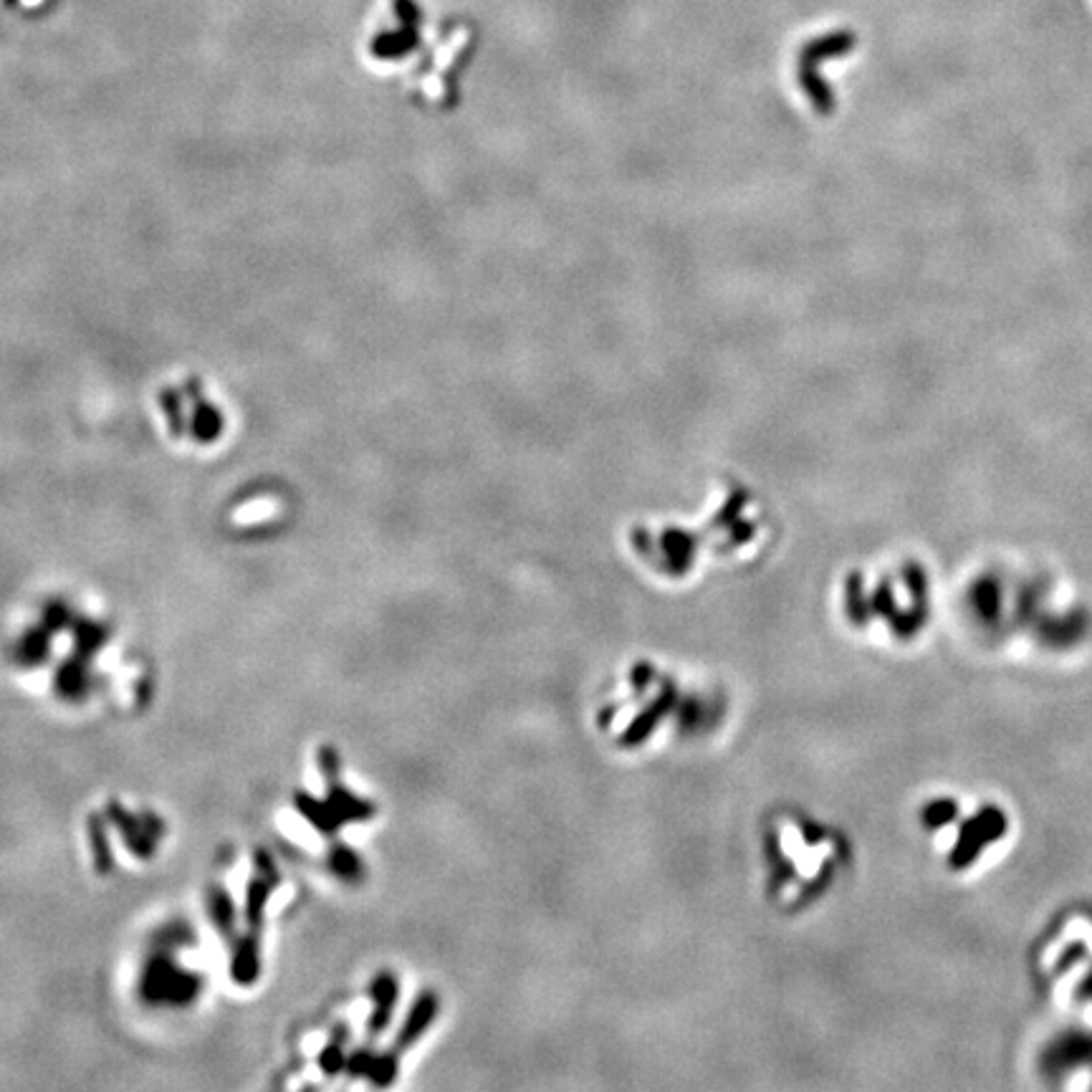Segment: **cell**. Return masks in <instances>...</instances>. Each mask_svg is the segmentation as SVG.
<instances>
[{"label":"cell","instance_id":"cell-1","mask_svg":"<svg viewBox=\"0 0 1092 1092\" xmlns=\"http://www.w3.org/2000/svg\"><path fill=\"white\" fill-rule=\"evenodd\" d=\"M668 701H670V699L658 701V704H655V709L650 711V714H645L643 719H638L635 724H632V731L625 736V743H638V741H643V738L648 736L650 731H653L655 721H658L660 716H663V711H665V706H668Z\"/></svg>","mask_w":1092,"mask_h":1092},{"label":"cell","instance_id":"cell-2","mask_svg":"<svg viewBox=\"0 0 1092 1092\" xmlns=\"http://www.w3.org/2000/svg\"><path fill=\"white\" fill-rule=\"evenodd\" d=\"M433 1012H435V1002H433V999H423V1002H420V1007L415 1009L413 1019H410L408 1034H405V1039H408V1042H410V1039H413V1037H418L420 1029H423L425 1024H428L430 1019H433Z\"/></svg>","mask_w":1092,"mask_h":1092}]
</instances>
